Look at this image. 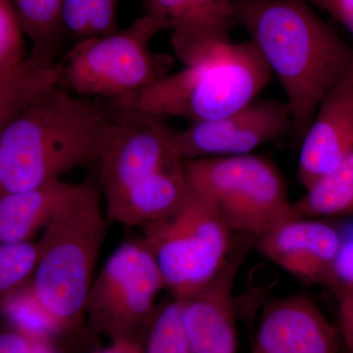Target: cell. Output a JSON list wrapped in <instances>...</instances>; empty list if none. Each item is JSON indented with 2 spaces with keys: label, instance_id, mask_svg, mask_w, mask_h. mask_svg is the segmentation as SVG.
Returning a JSON list of instances; mask_svg holds the SVG:
<instances>
[{
  "label": "cell",
  "instance_id": "d6986e66",
  "mask_svg": "<svg viewBox=\"0 0 353 353\" xmlns=\"http://www.w3.org/2000/svg\"><path fill=\"white\" fill-rule=\"evenodd\" d=\"M30 53L44 59L55 60L65 32L64 0H11Z\"/></svg>",
  "mask_w": 353,
  "mask_h": 353
},
{
  "label": "cell",
  "instance_id": "4fadbf2b",
  "mask_svg": "<svg viewBox=\"0 0 353 353\" xmlns=\"http://www.w3.org/2000/svg\"><path fill=\"white\" fill-rule=\"evenodd\" d=\"M297 179L304 190L328 176L353 150V59L323 97L301 143Z\"/></svg>",
  "mask_w": 353,
  "mask_h": 353
},
{
  "label": "cell",
  "instance_id": "7c38bea8",
  "mask_svg": "<svg viewBox=\"0 0 353 353\" xmlns=\"http://www.w3.org/2000/svg\"><path fill=\"white\" fill-rule=\"evenodd\" d=\"M340 241L336 224L299 217L274 228L255 245L269 261L303 284L329 288Z\"/></svg>",
  "mask_w": 353,
  "mask_h": 353
},
{
  "label": "cell",
  "instance_id": "7a4b0ae2",
  "mask_svg": "<svg viewBox=\"0 0 353 353\" xmlns=\"http://www.w3.org/2000/svg\"><path fill=\"white\" fill-rule=\"evenodd\" d=\"M115 114L112 101L46 88L0 131V196L97 162Z\"/></svg>",
  "mask_w": 353,
  "mask_h": 353
},
{
  "label": "cell",
  "instance_id": "9a60e30c",
  "mask_svg": "<svg viewBox=\"0 0 353 353\" xmlns=\"http://www.w3.org/2000/svg\"><path fill=\"white\" fill-rule=\"evenodd\" d=\"M189 190L183 159L174 158L152 175L105 202L108 220L128 227H145L176 212Z\"/></svg>",
  "mask_w": 353,
  "mask_h": 353
},
{
  "label": "cell",
  "instance_id": "7402d4cb",
  "mask_svg": "<svg viewBox=\"0 0 353 353\" xmlns=\"http://www.w3.org/2000/svg\"><path fill=\"white\" fill-rule=\"evenodd\" d=\"M1 309L14 330L36 340L50 341L51 336L64 332L37 299L31 284L11 297Z\"/></svg>",
  "mask_w": 353,
  "mask_h": 353
},
{
  "label": "cell",
  "instance_id": "ac0fdd59",
  "mask_svg": "<svg viewBox=\"0 0 353 353\" xmlns=\"http://www.w3.org/2000/svg\"><path fill=\"white\" fill-rule=\"evenodd\" d=\"M59 63L29 53L24 63L0 77V131L46 88L59 82Z\"/></svg>",
  "mask_w": 353,
  "mask_h": 353
},
{
  "label": "cell",
  "instance_id": "f1b7e54d",
  "mask_svg": "<svg viewBox=\"0 0 353 353\" xmlns=\"http://www.w3.org/2000/svg\"><path fill=\"white\" fill-rule=\"evenodd\" d=\"M41 341L14 329L0 332V353H30Z\"/></svg>",
  "mask_w": 353,
  "mask_h": 353
},
{
  "label": "cell",
  "instance_id": "8fae6325",
  "mask_svg": "<svg viewBox=\"0 0 353 353\" xmlns=\"http://www.w3.org/2000/svg\"><path fill=\"white\" fill-rule=\"evenodd\" d=\"M256 241L236 234L229 257L214 277L190 296L176 299L192 353H236L234 282Z\"/></svg>",
  "mask_w": 353,
  "mask_h": 353
},
{
  "label": "cell",
  "instance_id": "5bb4252c",
  "mask_svg": "<svg viewBox=\"0 0 353 353\" xmlns=\"http://www.w3.org/2000/svg\"><path fill=\"white\" fill-rule=\"evenodd\" d=\"M339 330L303 294L273 299L264 306L252 353H339Z\"/></svg>",
  "mask_w": 353,
  "mask_h": 353
},
{
  "label": "cell",
  "instance_id": "ffe728a7",
  "mask_svg": "<svg viewBox=\"0 0 353 353\" xmlns=\"http://www.w3.org/2000/svg\"><path fill=\"white\" fill-rule=\"evenodd\" d=\"M294 204L301 217L353 215V150Z\"/></svg>",
  "mask_w": 353,
  "mask_h": 353
},
{
  "label": "cell",
  "instance_id": "5b68a950",
  "mask_svg": "<svg viewBox=\"0 0 353 353\" xmlns=\"http://www.w3.org/2000/svg\"><path fill=\"white\" fill-rule=\"evenodd\" d=\"M190 187L216 209L234 234L259 239L301 217L284 176L270 160L250 153L183 160Z\"/></svg>",
  "mask_w": 353,
  "mask_h": 353
},
{
  "label": "cell",
  "instance_id": "4316f807",
  "mask_svg": "<svg viewBox=\"0 0 353 353\" xmlns=\"http://www.w3.org/2000/svg\"><path fill=\"white\" fill-rule=\"evenodd\" d=\"M339 301V333L345 352L353 353V287L336 294Z\"/></svg>",
  "mask_w": 353,
  "mask_h": 353
},
{
  "label": "cell",
  "instance_id": "6da1fadb",
  "mask_svg": "<svg viewBox=\"0 0 353 353\" xmlns=\"http://www.w3.org/2000/svg\"><path fill=\"white\" fill-rule=\"evenodd\" d=\"M236 24L287 95L294 141L301 143L323 97L347 74L353 48L306 0H231Z\"/></svg>",
  "mask_w": 353,
  "mask_h": 353
},
{
  "label": "cell",
  "instance_id": "9c48e42d",
  "mask_svg": "<svg viewBox=\"0 0 353 353\" xmlns=\"http://www.w3.org/2000/svg\"><path fill=\"white\" fill-rule=\"evenodd\" d=\"M112 101L115 118L97 160L105 202L180 157L167 141L164 118Z\"/></svg>",
  "mask_w": 353,
  "mask_h": 353
},
{
  "label": "cell",
  "instance_id": "30bf717a",
  "mask_svg": "<svg viewBox=\"0 0 353 353\" xmlns=\"http://www.w3.org/2000/svg\"><path fill=\"white\" fill-rule=\"evenodd\" d=\"M290 127L287 101L257 99L224 117L192 123L183 130L167 125L165 134L178 157L192 160L250 154L280 138Z\"/></svg>",
  "mask_w": 353,
  "mask_h": 353
},
{
  "label": "cell",
  "instance_id": "83f0119b",
  "mask_svg": "<svg viewBox=\"0 0 353 353\" xmlns=\"http://www.w3.org/2000/svg\"><path fill=\"white\" fill-rule=\"evenodd\" d=\"M326 11L353 34V0H308Z\"/></svg>",
  "mask_w": 353,
  "mask_h": 353
},
{
  "label": "cell",
  "instance_id": "8992f818",
  "mask_svg": "<svg viewBox=\"0 0 353 353\" xmlns=\"http://www.w3.org/2000/svg\"><path fill=\"white\" fill-rule=\"evenodd\" d=\"M157 34L154 23L143 15L122 31L77 41L58 61V85L79 97L104 101L150 87L175 66L173 57L150 50Z\"/></svg>",
  "mask_w": 353,
  "mask_h": 353
},
{
  "label": "cell",
  "instance_id": "603a6c76",
  "mask_svg": "<svg viewBox=\"0 0 353 353\" xmlns=\"http://www.w3.org/2000/svg\"><path fill=\"white\" fill-rule=\"evenodd\" d=\"M38 261L37 241L0 243V309L31 284Z\"/></svg>",
  "mask_w": 353,
  "mask_h": 353
},
{
  "label": "cell",
  "instance_id": "1f68e13d",
  "mask_svg": "<svg viewBox=\"0 0 353 353\" xmlns=\"http://www.w3.org/2000/svg\"><path fill=\"white\" fill-rule=\"evenodd\" d=\"M345 353H350V352H345Z\"/></svg>",
  "mask_w": 353,
  "mask_h": 353
},
{
  "label": "cell",
  "instance_id": "4dcf8cb0",
  "mask_svg": "<svg viewBox=\"0 0 353 353\" xmlns=\"http://www.w3.org/2000/svg\"><path fill=\"white\" fill-rule=\"evenodd\" d=\"M30 353H55L50 347V341H41L37 343L36 347L32 348Z\"/></svg>",
  "mask_w": 353,
  "mask_h": 353
},
{
  "label": "cell",
  "instance_id": "ba28073f",
  "mask_svg": "<svg viewBox=\"0 0 353 353\" xmlns=\"http://www.w3.org/2000/svg\"><path fill=\"white\" fill-rule=\"evenodd\" d=\"M162 290L159 268L141 241L122 243L88 292L85 307L88 330L110 341H145Z\"/></svg>",
  "mask_w": 353,
  "mask_h": 353
},
{
  "label": "cell",
  "instance_id": "3957f363",
  "mask_svg": "<svg viewBox=\"0 0 353 353\" xmlns=\"http://www.w3.org/2000/svg\"><path fill=\"white\" fill-rule=\"evenodd\" d=\"M172 48L182 70L136 94L114 99L159 117L192 123L218 119L259 99L273 74L252 41L206 32H172Z\"/></svg>",
  "mask_w": 353,
  "mask_h": 353
},
{
  "label": "cell",
  "instance_id": "484cf974",
  "mask_svg": "<svg viewBox=\"0 0 353 353\" xmlns=\"http://www.w3.org/2000/svg\"><path fill=\"white\" fill-rule=\"evenodd\" d=\"M336 227L340 232V248L329 287L334 294L353 287V220L343 221Z\"/></svg>",
  "mask_w": 353,
  "mask_h": 353
},
{
  "label": "cell",
  "instance_id": "cb8c5ba5",
  "mask_svg": "<svg viewBox=\"0 0 353 353\" xmlns=\"http://www.w3.org/2000/svg\"><path fill=\"white\" fill-rule=\"evenodd\" d=\"M143 347L145 353H192L176 299L172 297L157 306Z\"/></svg>",
  "mask_w": 353,
  "mask_h": 353
},
{
  "label": "cell",
  "instance_id": "e0dca14e",
  "mask_svg": "<svg viewBox=\"0 0 353 353\" xmlns=\"http://www.w3.org/2000/svg\"><path fill=\"white\" fill-rule=\"evenodd\" d=\"M143 9L159 32L189 30L231 37L236 25L231 0H143Z\"/></svg>",
  "mask_w": 353,
  "mask_h": 353
},
{
  "label": "cell",
  "instance_id": "52a82bcc",
  "mask_svg": "<svg viewBox=\"0 0 353 353\" xmlns=\"http://www.w3.org/2000/svg\"><path fill=\"white\" fill-rule=\"evenodd\" d=\"M141 229L139 240L157 262L165 290L176 299L190 296L214 277L236 236L212 204L190 185L176 212Z\"/></svg>",
  "mask_w": 353,
  "mask_h": 353
},
{
  "label": "cell",
  "instance_id": "2e32d148",
  "mask_svg": "<svg viewBox=\"0 0 353 353\" xmlns=\"http://www.w3.org/2000/svg\"><path fill=\"white\" fill-rule=\"evenodd\" d=\"M80 183L61 179L0 196V243L32 241L78 192Z\"/></svg>",
  "mask_w": 353,
  "mask_h": 353
},
{
  "label": "cell",
  "instance_id": "44dd1931",
  "mask_svg": "<svg viewBox=\"0 0 353 353\" xmlns=\"http://www.w3.org/2000/svg\"><path fill=\"white\" fill-rule=\"evenodd\" d=\"M120 0H64L65 32L76 43L82 39L108 36L119 31Z\"/></svg>",
  "mask_w": 353,
  "mask_h": 353
},
{
  "label": "cell",
  "instance_id": "277c9868",
  "mask_svg": "<svg viewBox=\"0 0 353 353\" xmlns=\"http://www.w3.org/2000/svg\"><path fill=\"white\" fill-rule=\"evenodd\" d=\"M105 220L99 187L83 181L37 241L32 292L63 331L85 322V303L108 229Z\"/></svg>",
  "mask_w": 353,
  "mask_h": 353
},
{
  "label": "cell",
  "instance_id": "f546056e",
  "mask_svg": "<svg viewBox=\"0 0 353 353\" xmlns=\"http://www.w3.org/2000/svg\"><path fill=\"white\" fill-rule=\"evenodd\" d=\"M97 353H145L143 341L121 340L110 341L108 347Z\"/></svg>",
  "mask_w": 353,
  "mask_h": 353
},
{
  "label": "cell",
  "instance_id": "d4e9b609",
  "mask_svg": "<svg viewBox=\"0 0 353 353\" xmlns=\"http://www.w3.org/2000/svg\"><path fill=\"white\" fill-rule=\"evenodd\" d=\"M29 53L12 1L0 0V77L20 67Z\"/></svg>",
  "mask_w": 353,
  "mask_h": 353
}]
</instances>
